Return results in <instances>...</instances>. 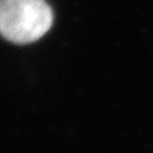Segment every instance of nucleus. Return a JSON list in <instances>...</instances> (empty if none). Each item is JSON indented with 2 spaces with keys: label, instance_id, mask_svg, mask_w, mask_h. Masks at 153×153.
<instances>
[{
  "label": "nucleus",
  "instance_id": "obj_1",
  "mask_svg": "<svg viewBox=\"0 0 153 153\" xmlns=\"http://www.w3.org/2000/svg\"><path fill=\"white\" fill-rule=\"evenodd\" d=\"M52 22V10L45 0H0V34L10 42L37 41Z\"/></svg>",
  "mask_w": 153,
  "mask_h": 153
}]
</instances>
